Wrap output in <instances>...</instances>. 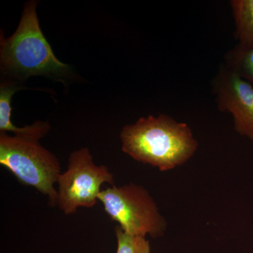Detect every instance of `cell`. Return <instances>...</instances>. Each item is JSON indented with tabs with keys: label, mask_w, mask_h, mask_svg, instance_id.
Listing matches in <instances>:
<instances>
[{
	"label": "cell",
	"mask_w": 253,
	"mask_h": 253,
	"mask_svg": "<svg viewBox=\"0 0 253 253\" xmlns=\"http://www.w3.org/2000/svg\"><path fill=\"white\" fill-rule=\"evenodd\" d=\"M120 138L123 152L163 172L184 165L199 146L187 124L164 114L142 117L126 125Z\"/></svg>",
	"instance_id": "6da1fadb"
},
{
	"label": "cell",
	"mask_w": 253,
	"mask_h": 253,
	"mask_svg": "<svg viewBox=\"0 0 253 253\" xmlns=\"http://www.w3.org/2000/svg\"><path fill=\"white\" fill-rule=\"evenodd\" d=\"M36 1H28L14 34L6 38L1 33V72L18 80L46 76L63 81L71 74L70 66L59 61L40 26Z\"/></svg>",
	"instance_id": "7a4b0ae2"
},
{
	"label": "cell",
	"mask_w": 253,
	"mask_h": 253,
	"mask_svg": "<svg viewBox=\"0 0 253 253\" xmlns=\"http://www.w3.org/2000/svg\"><path fill=\"white\" fill-rule=\"evenodd\" d=\"M0 164L23 185L34 187L46 196L52 207L57 206L54 184L61 174L58 158L39 141L10 136L0 131Z\"/></svg>",
	"instance_id": "3957f363"
},
{
	"label": "cell",
	"mask_w": 253,
	"mask_h": 253,
	"mask_svg": "<svg viewBox=\"0 0 253 253\" xmlns=\"http://www.w3.org/2000/svg\"><path fill=\"white\" fill-rule=\"evenodd\" d=\"M106 214L126 234L161 237L168 223L156 201L144 186L129 183L102 190L98 198Z\"/></svg>",
	"instance_id": "277c9868"
},
{
	"label": "cell",
	"mask_w": 253,
	"mask_h": 253,
	"mask_svg": "<svg viewBox=\"0 0 253 253\" xmlns=\"http://www.w3.org/2000/svg\"><path fill=\"white\" fill-rule=\"evenodd\" d=\"M105 183L114 185L107 166L95 164L88 148L76 150L68 158L67 169L58 179V207L68 215L79 208L94 207Z\"/></svg>",
	"instance_id": "5b68a950"
},
{
	"label": "cell",
	"mask_w": 253,
	"mask_h": 253,
	"mask_svg": "<svg viewBox=\"0 0 253 253\" xmlns=\"http://www.w3.org/2000/svg\"><path fill=\"white\" fill-rule=\"evenodd\" d=\"M214 88L218 109L230 113L235 130L253 140L252 85L224 65L214 80Z\"/></svg>",
	"instance_id": "8992f818"
},
{
	"label": "cell",
	"mask_w": 253,
	"mask_h": 253,
	"mask_svg": "<svg viewBox=\"0 0 253 253\" xmlns=\"http://www.w3.org/2000/svg\"><path fill=\"white\" fill-rule=\"evenodd\" d=\"M21 89V86L13 81L1 82L0 85V131L14 133V136L26 137L31 135L33 126L23 127L15 126L11 120V102L15 92Z\"/></svg>",
	"instance_id": "52a82bcc"
},
{
	"label": "cell",
	"mask_w": 253,
	"mask_h": 253,
	"mask_svg": "<svg viewBox=\"0 0 253 253\" xmlns=\"http://www.w3.org/2000/svg\"><path fill=\"white\" fill-rule=\"evenodd\" d=\"M226 67L253 83V43H239L226 55Z\"/></svg>",
	"instance_id": "ba28073f"
},
{
	"label": "cell",
	"mask_w": 253,
	"mask_h": 253,
	"mask_svg": "<svg viewBox=\"0 0 253 253\" xmlns=\"http://www.w3.org/2000/svg\"><path fill=\"white\" fill-rule=\"evenodd\" d=\"M236 23V38L239 43H253V0L231 1Z\"/></svg>",
	"instance_id": "9c48e42d"
},
{
	"label": "cell",
	"mask_w": 253,
	"mask_h": 253,
	"mask_svg": "<svg viewBox=\"0 0 253 253\" xmlns=\"http://www.w3.org/2000/svg\"><path fill=\"white\" fill-rule=\"evenodd\" d=\"M115 233L117 239L116 253H151L149 241L146 237L126 234L118 225L115 227Z\"/></svg>",
	"instance_id": "30bf717a"
}]
</instances>
